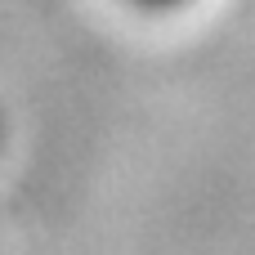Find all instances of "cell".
Returning a JSON list of instances; mask_svg holds the SVG:
<instances>
[{
    "instance_id": "6da1fadb",
    "label": "cell",
    "mask_w": 255,
    "mask_h": 255,
    "mask_svg": "<svg viewBox=\"0 0 255 255\" xmlns=\"http://www.w3.org/2000/svg\"><path fill=\"white\" fill-rule=\"evenodd\" d=\"M126 4L139 9V13H179V9H188L197 0H126Z\"/></svg>"
}]
</instances>
